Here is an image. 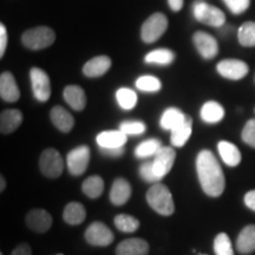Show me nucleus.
I'll return each instance as SVG.
<instances>
[{
	"mask_svg": "<svg viewBox=\"0 0 255 255\" xmlns=\"http://www.w3.org/2000/svg\"><path fill=\"white\" fill-rule=\"evenodd\" d=\"M196 171L201 187L207 195L219 197L226 188L225 174L215 155L210 150H201L196 157Z\"/></svg>",
	"mask_w": 255,
	"mask_h": 255,
	"instance_id": "obj_1",
	"label": "nucleus"
},
{
	"mask_svg": "<svg viewBox=\"0 0 255 255\" xmlns=\"http://www.w3.org/2000/svg\"><path fill=\"white\" fill-rule=\"evenodd\" d=\"M146 202L159 215L170 216L175 212L173 195L167 186L162 183H154L146 191Z\"/></svg>",
	"mask_w": 255,
	"mask_h": 255,
	"instance_id": "obj_2",
	"label": "nucleus"
},
{
	"mask_svg": "<svg viewBox=\"0 0 255 255\" xmlns=\"http://www.w3.org/2000/svg\"><path fill=\"white\" fill-rule=\"evenodd\" d=\"M56 40V33L47 26L28 28L21 36V43L28 50H43L52 45Z\"/></svg>",
	"mask_w": 255,
	"mask_h": 255,
	"instance_id": "obj_3",
	"label": "nucleus"
},
{
	"mask_svg": "<svg viewBox=\"0 0 255 255\" xmlns=\"http://www.w3.org/2000/svg\"><path fill=\"white\" fill-rule=\"evenodd\" d=\"M194 17L200 23L213 27H221L226 23V14L216 6L209 5L202 0H197L193 5Z\"/></svg>",
	"mask_w": 255,
	"mask_h": 255,
	"instance_id": "obj_4",
	"label": "nucleus"
},
{
	"mask_svg": "<svg viewBox=\"0 0 255 255\" xmlns=\"http://www.w3.org/2000/svg\"><path fill=\"white\" fill-rule=\"evenodd\" d=\"M168 28V18L161 12H156L146 18L141 27V38L146 44L155 43L165 33Z\"/></svg>",
	"mask_w": 255,
	"mask_h": 255,
	"instance_id": "obj_5",
	"label": "nucleus"
},
{
	"mask_svg": "<svg viewBox=\"0 0 255 255\" xmlns=\"http://www.w3.org/2000/svg\"><path fill=\"white\" fill-rule=\"evenodd\" d=\"M41 174L49 178H57L63 174L64 161L57 149L47 148L41 152L39 158Z\"/></svg>",
	"mask_w": 255,
	"mask_h": 255,
	"instance_id": "obj_6",
	"label": "nucleus"
},
{
	"mask_svg": "<svg viewBox=\"0 0 255 255\" xmlns=\"http://www.w3.org/2000/svg\"><path fill=\"white\" fill-rule=\"evenodd\" d=\"M90 162V149L88 145H79L72 149L66 156V164H68L70 174L73 176H79L84 174Z\"/></svg>",
	"mask_w": 255,
	"mask_h": 255,
	"instance_id": "obj_7",
	"label": "nucleus"
},
{
	"mask_svg": "<svg viewBox=\"0 0 255 255\" xmlns=\"http://www.w3.org/2000/svg\"><path fill=\"white\" fill-rule=\"evenodd\" d=\"M85 240L92 246L107 247L115 240L114 233L103 222L96 221L89 226L85 231Z\"/></svg>",
	"mask_w": 255,
	"mask_h": 255,
	"instance_id": "obj_8",
	"label": "nucleus"
},
{
	"mask_svg": "<svg viewBox=\"0 0 255 255\" xmlns=\"http://www.w3.org/2000/svg\"><path fill=\"white\" fill-rule=\"evenodd\" d=\"M30 79L33 96L38 102L49 101L51 96V83L47 73L39 68H32L30 70Z\"/></svg>",
	"mask_w": 255,
	"mask_h": 255,
	"instance_id": "obj_9",
	"label": "nucleus"
},
{
	"mask_svg": "<svg viewBox=\"0 0 255 255\" xmlns=\"http://www.w3.org/2000/svg\"><path fill=\"white\" fill-rule=\"evenodd\" d=\"M176 159V151L171 146H162L152 159V168L158 181L169 174Z\"/></svg>",
	"mask_w": 255,
	"mask_h": 255,
	"instance_id": "obj_10",
	"label": "nucleus"
},
{
	"mask_svg": "<svg viewBox=\"0 0 255 255\" xmlns=\"http://www.w3.org/2000/svg\"><path fill=\"white\" fill-rule=\"evenodd\" d=\"M219 75L222 77L232 79V81H239V79L245 78L248 75L250 68L247 63L240 59H225L221 60L216 65Z\"/></svg>",
	"mask_w": 255,
	"mask_h": 255,
	"instance_id": "obj_11",
	"label": "nucleus"
},
{
	"mask_svg": "<svg viewBox=\"0 0 255 255\" xmlns=\"http://www.w3.org/2000/svg\"><path fill=\"white\" fill-rule=\"evenodd\" d=\"M193 43L203 59H213L219 53V44L212 34L197 31L193 36Z\"/></svg>",
	"mask_w": 255,
	"mask_h": 255,
	"instance_id": "obj_12",
	"label": "nucleus"
},
{
	"mask_svg": "<svg viewBox=\"0 0 255 255\" xmlns=\"http://www.w3.org/2000/svg\"><path fill=\"white\" fill-rule=\"evenodd\" d=\"M26 226L36 233H45L52 226V216L44 209H32L25 218Z\"/></svg>",
	"mask_w": 255,
	"mask_h": 255,
	"instance_id": "obj_13",
	"label": "nucleus"
},
{
	"mask_svg": "<svg viewBox=\"0 0 255 255\" xmlns=\"http://www.w3.org/2000/svg\"><path fill=\"white\" fill-rule=\"evenodd\" d=\"M0 97L8 103H14L20 97L17 82L11 72H2L0 76Z\"/></svg>",
	"mask_w": 255,
	"mask_h": 255,
	"instance_id": "obj_14",
	"label": "nucleus"
},
{
	"mask_svg": "<svg viewBox=\"0 0 255 255\" xmlns=\"http://www.w3.org/2000/svg\"><path fill=\"white\" fill-rule=\"evenodd\" d=\"M111 68V59L108 56L101 55L96 56L90 60H88L87 63L83 66V73H84L87 77L90 78H97L104 76L105 73L109 71Z\"/></svg>",
	"mask_w": 255,
	"mask_h": 255,
	"instance_id": "obj_15",
	"label": "nucleus"
},
{
	"mask_svg": "<svg viewBox=\"0 0 255 255\" xmlns=\"http://www.w3.org/2000/svg\"><path fill=\"white\" fill-rule=\"evenodd\" d=\"M131 196V186L126 178H116L110 190V201L115 206H123Z\"/></svg>",
	"mask_w": 255,
	"mask_h": 255,
	"instance_id": "obj_16",
	"label": "nucleus"
},
{
	"mask_svg": "<svg viewBox=\"0 0 255 255\" xmlns=\"http://www.w3.org/2000/svg\"><path fill=\"white\" fill-rule=\"evenodd\" d=\"M50 119L53 126H55L59 131L62 132H70L72 130L73 126H75V119L68 110L64 109L63 107L52 108L50 111Z\"/></svg>",
	"mask_w": 255,
	"mask_h": 255,
	"instance_id": "obj_17",
	"label": "nucleus"
},
{
	"mask_svg": "<svg viewBox=\"0 0 255 255\" xmlns=\"http://www.w3.org/2000/svg\"><path fill=\"white\" fill-rule=\"evenodd\" d=\"M23 123V114L18 109L4 110L0 115V131L2 135L15 131Z\"/></svg>",
	"mask_w": 255,
	"mask_h": 255,
	"instance_id": "obj_18",
	"label": "nucleus"
},
{
	"mask_svg": "<svg viewBox=\"0 0 255 255\" xmlns=\"http://www.w3.org/2000/svg\"><path fill=\"white\" fill-rule=\"evenodd\" d=\"M148 253L149 245L143 239H127L116 248V255H146Z\"/></svg>",
	"mask_w": 255,
	"mask_h": 255,
	"instance_id": "obj_19",
	"label": "nucleus"
},
{
	"mask_svg": "<svg viewBox=\"0 0 255 255\" xmlns=\"http://www.w3.org/2000/svg\"><path fill=\"white\" fill-rule=\"evenodd\" d=\"M64 100L73 110L82 111L87 105V96L85 91L78 85H68L63 92Z\"/></svg>",
	"mask_w": 255,
	"mask_h": 255,
	"instance_id": "obj_20",
	"label": "nucleus"
},
{
	"mask_svg": "<svg viewBox=\"0 0 255 255\" xmlns=\"http://www.w3.org/2000/svg\"><path fill=\"white\" fill-rule=\"evenodd\" d=\"M128 136L121 130H107L97 136L96 141L100 148H121L124 146Z\"/></svg>",
	"mask_w": 255,
	"mask_h": 255,
	"instance_id": "obj_21",
	"label": "nucleus"
},
{
	"mask_svg": "<svg viewBox=\"0 0 255 255\" xmlns=\"http://www.w3.org/2000/svg\"><path fill=\"white\" fill-rule=\"evenodd\" d=\"M219 154L222 161L229 167H237L241 162V152L239 148L228 141H220L218 144Z\"/></svg>",
	"mask_w": 255,
	"mask_h": 255,
	"instance_id": "obj_22",
	"label": "nucleus"
},
{
	"mask_svg": "<svg viewBox=\"0 0 255 255\" xmlns=\"http://www.w3.org/2000/svg\"><path fill=\"white\" fill-rule=\"evenodd\" d=\"M200 115L203 122L208 124H215L223 120V117H225V109L218 102L209 101L202 105Z\"/></svg>",
	"mask_w": 255,
	"mask_h": 255,
	"instance_id": "obj_23",
	"label": "nucleus"
},
{
	"mask_svg": "<svg viewBox=\"0 0 255 255\" xmlns=\"http://www.w3.org/2000/svg\"><path fill=\"white\" fill-rule=\"evenodd\" d=\"M191 130H193V120H191L190 116L186 117V120L183 121L180 126L175 128V129L171 131L170 135V142L174 146H177V148H181L183 146L189 139L191 136Z\"/></svg>",
	"mask_w": 255,
	"mask_h": 255,
	"instance_id": "obj_24",
	"label": "nucleus"
},
{
	"mask_svg": "<svg viewBox=\"0 0 255 255\" xmlns=\"http://www.w3.org/2000/svg\"><path fill=\"white\" fill-rule=\"evenodd\" d=\"M237 250L241 254H250L255 251V225H248L240 232Z\"/></svg>",
	"mask_w": 255,
	"mask_h": 255,
	"instance_id": "obj_25",
	"label": "nucleus"
},
{
	"mask_svg": "<svg viewBox=\"0 0 255 255\" xmlns=\"http://www.w3.org/2000/svg\"><path fill=\"white\" fill-rule=\"evenodd\" d=\"M87 218V210L79 202H71L66 205L63 213V219L68 225L77 226L84 222Z\"/></svg>",
	"mask_w": 255,
	"mask_h": 255,
	"instance_id": "obj_26",
	"label": "nucleus"
},
{
	"mask_svg": "<svg viewBox=\"0 0 255 255\" xmlns=\"http://www.w3.org/2000/svg\"><path fill=\"white\" fill-rule=\"evenodd\" d=\"M186 117L187 115L182 113L180 109H177V108H168L162 115L159 124H161L162 129L173 131L175 128L180 126L186 120Z\"/></svg>",
	"mask_w": 255,
	"mask_h": 255,
	"instance_id": "obj_27",
	"label": "nucleus"
},
{
	"mask_svg": "<svg viewBox=\"0 0 255 255\" xmlns=\"http://www.w3.org/2000/svg\"><path fill=\"white\" fill-rule=\"evenodd\" d=\"M176 55L174 51L169 49H157L152 50L149 53H146L144 57V62L146 64H155V65L167 66L174 63Z\"/></svg>",
	"mask_w": 255,
	"mask_h": 255,
	"instance_id": "obj_28",
	"label": "nucleus"
},
{
	"mask_svg": "<svg viewBox=\"0 0 255 255\" xmlns=\"http://www.w3.org/2000/svg\"><path fill=\"white\" fill-rule=\"evenodd\" d=\"M82 190L90 199H97L103 194L104 190V181L101 176L94 175V176L88 177L82 184Z\"/></svg>",
	"mask_w": 255,
	"mask_h": 255,
	"instance_id": "obj_29",
	"label": "nucleus"
},
{
	"mask_svg": "<svg viewBox=\"0 0 255 255\" xmlns=\"http://www.w3.org/2000/svg\"><path fill=\"white\" fill-rule=\"evenodd\" d=\"M239 43L245 47L255 46V23L254 21H246L239 27L238 32Z\"/></svg>",
	"mask_w": 255,
	"mask_h": 255,
	"instance_id": "obj_30",
	"label": "nucleus"
},
{
	"mask_svg": "<svg viewBox=\"0 0 255 255\" xmlns=\"http://www.w3.org/2000/svg\"><path fill=\"white\" fill-rule=\"evenodd\" d=\"M162 148V143L157 138L145 139L139 143L135 149V155L138 158H146L149 156L156 155L159 149Z\"/></svg>",
	"mask_w": 255,
	"mask_h": 255,
	"instance_id": "obj_31",
	"label": "nucleus"
},
{
	"mask_svg": "<svg viewBox=\"0 0 255 255\" xmlns=\"http://www.w3.org/2000/svg\"><path fill=\"white\" fill-rule=\"evenodd\" d=\"M116 100L119 102V105L124 110H131L136 107L137 94L129 88H121L116 91Z\"/></svg>",
	"mask_w": 255,
	"mask_h": 255,
	"instance_id": "obj_32",
	"label": "nucleus"
},
{
	"mask_svg": "<svg viewBox=\"0 0 255 255\" xmlns=\"http://www.w3.org/2000/svg\"><path fill=\"white\" fill-rule=\"evenodd\" d=\"M115 226L124 233H133L139 228V221L128 214H120L115 218Z\"/></svg>",
	"mask_w": 255,
	"mask_h": 255,
	"instance_id": "obj_33",
	"label": "nucleus"
},
{
	"mask_svg": "<svg viewBox=\"0 0 255 255\" xmlns=\"http://www.w3.org/2000/svg\"><path fill=\"white\" fill-rule=\"evenodd\" d=\"M136 88L144 92H157L161 90L162 83L157 77L150 75H144L137 78Z\"/></svg>",
	"mask_w": 255,
	"mask_h": 255,
	"instance_id": "obj_34",
	"label": "nucleus"
},
{
	"mask_svg": "<svg viewBox=\"0 0 255 255\" xmlns=\"http://www.w3.org/2000/svg\"><path fill=\"white\" fill-rule=\"evenodd\" d=\"M214 252L216 255H234L231 239L226 233H220L214 240Z\"/></svg>",
	"mask_w": 255,
	"mask_h": 255,
	"instance_id": "obj_35",
	"label": "nucleus"
},
{
	"mask_svg": "<svg viewBox=\"0 0 255 255\" xmlns=\"http://www.w3.org/2000/svg\"><path fill=\"white\" fill-rule=\"evenodd\" d=\"M120 130L129 135H142L146 130V126L141 121H124L120 124Z\"/></svg>",
	"mask_w": 255,
	"mask_h": 255,
	"instance_id": "obj_36",
	"label": "nucleus"
},
{
	"mask_svg": "<svg viewBox=\"0 0 255 255\" xmlns=\"http://www.w3.org/2000/svg\"><path fill=\"white\" fill-rule=\"evenodd\" d=\"M241 138L246 144L255 149V120H250L245 124L241 132Z\"/></svg>",
	"mask_w": 255,
	"mask_h": 255,
	"instance_id": "obj_37",
	"label": "nucleus"
},
{
	"mask_svg": "<svg viewBox=\"0 0 255 255\" xmlns=\"http://www.w3.org/2000/svg\"><path fill=\"white\" fill-rule=\"evenodd\" d=\"M229 11L234 14H241L246 12L251 5V0H222Z\"/></svg>",
	"mask_w": 255,
	"mask_h": 255,
	"instance_id": "obj_38",
	"label": "nucleus"
},
{
	"mask_svg": "<svg viewBox=\"0 0 255 255\" xmlns=\"http://www.w3.org/2000/svg\"><path fill=\"white\" fill-rule=\"evenodd\" d=\"M139 175H141V177L145 181V182H150V183L159 182L158 178L156 177V175L154 173L152 161L144 162V163L141 164V167H139Z\"/></svg>",
	"mask_w": 255,
	"mask_h": 255,
	"instance_id": "obj_39",
	"label": "nucleus"
},
{
	"mask_svg": "<svg viewBox=\"0 0 255 255\" xmlns=\"http://www.w3.org/2000/svg\"><path fill=\"white\" fill-rule=\"evenodd\" d=\"M6 46H7V30L4 24H0V58L5 55Z\"/></svg>",
	"mask_w": 255,
	"mask_h": 255,
	"instance_id": "obj_40",
	"label": "nucleus"
},
{
	"mask_svg": "<svg viewBox=\"0 0 255 255\" xmlns=\"http://www.w3.org/2000/svg\"><path fill=\"white\" fill-rule=\"evenodd\" d=\"M100 150L104 156H109V157H120L124 154V148H100Z\"/></svg>",
	"mask_w": 255,
	"mask_h": 255,
	"instance_id": "obj_41",
	"label": "nucleus"
},
{
	"mask_svg": "<svg viewBox=\"0 0 255 255\" xmlns=\"http://www.w3.org/2000/svg\"><path fill=\"white\" fill-rule=\"evenodd\" d=\"M11 255H32V250L30 245L27 244H20L19 246L14 248Z\"/></svg>",
	"mask_w": 255,
	"mask_h": 255,
	"instance_id": "obj_42",
	"label": "nucleus"
},
{
	"mask_svg": "<svg viewBox=\"0 0 255 255\" xmlns=\"http://www.w3.org/2000/svg\"><path fill=\"white\" fill-rule=\"evenodd\" d=\"M245 205L255 212V190H251L245 195Z\"/></svg>",
	"mask_w": 255,
	"mask_h": 255,
	"instance_id": "obj_43",
	"label": "nucleus"
},
{
	"mask_svg": "<svg viewBox=\"0 0 255 255\" xmlns=\"http://www.w3.org/2000/svg\"><path fill=\"white\" fill-rule=\"evenodd\" d=\"M184 0H168V5L170 7L171 11L178 12L181 11V8L183 7Z\"/></svg>",
	"mask_w": 255,
	"mask_h": 255,
	"instance_id": "obj_44",
	"label": "nucleus"
},
{
	"mask_svg": "<svg viewBox=\"0 0 255 255\" xmlns=\"http://www.w3.org/2000/svg\"><path fill=\"white\" fill-rule=\"evenodd\" d=\"M5 187H6L5 177L1 176V177H0V191H4L5 190Z\"/></svg>",
	"mask_w": 255,
	"mask_h": 255,
	"instance_id": "obj_45",
	"label": "nucleus"
},
{
	"mask_svg": "<svg viewBox=\"0 0 255 255\" xmlns=\"http://www.w3.org/2000/svg\"><path fill=\"white\" fill-rule=\"evenodd\" d=\"M57 255H63V254H57Z\"/></svg>",
	"mask_w": 255,
	"mask_h": 255,
	"instance_id": "obj_46",
	"label": "nucleus"
},
{
	"mask_svg": "<svg viewBox=\"0 0 255 255\" xmlns=\"http://www.w3.org/2000/svg\"><path fill=\"white\" fill-rule=\"evenodd\" d=\"M202 255H207V254H202Z\"/></svg>",
	"mask_w": 255,
	"mask_h": 255,
	"instance_id": "obj_47",
	"label": "nucleus"
},
{
	"mask_svg": "<svg viewBox=\"0 0 255 255\" xmlns=\"http://www.w3.org/2000/svg\"><path fill=\"white\" fill-rule=\"evenodd\" d=\"M0 255H2V254H0Z\"/></svg>",
	"mask_w": 255,
	"mask_h": 255,
	"instance_id": "obj_48",
	"label": "nucleus"
}]
</instances>
